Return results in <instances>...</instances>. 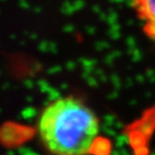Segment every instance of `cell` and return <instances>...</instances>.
Returning <instances> with one entry per match:
<instances>
[{"instance_id": "1", "label": "cell", "mask_w": 155, "mask_h": 155, "mask_svg": "<svg viewBox=\"0 0 155 155\" xmlns=\"http://www.w3.org/2000/svg\"><path fill=\"white\" fill-rule=\"evenodd\" d=\"M100 124L92 109L74 97H63L49 103L37 122L42 145L49 152L80 155L92 151Z\"/></svg>"}, {"instance_id": "2", "label": "cell", "mask_w": 155, "mask_h": 155, "mask_svg": "<svg viewBox=\"0 0 155 155\" xmlns=\"http://www.w3.org/2000/svg\"><path fill=\"white\" fill-rule=\"evenodd\" d=\"M131 5L142 24L143 33L155 43V0H132Z\"/></svg>"}]
</instances>
